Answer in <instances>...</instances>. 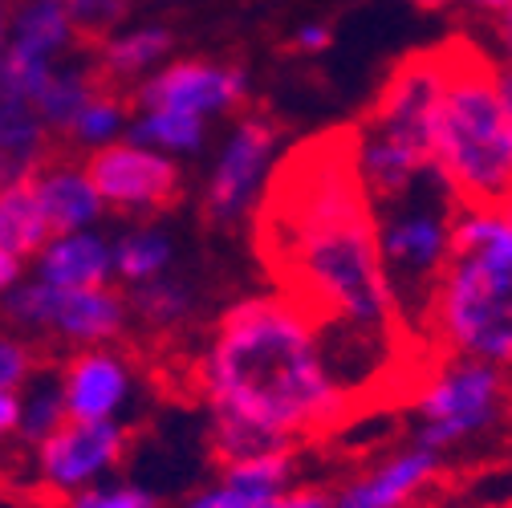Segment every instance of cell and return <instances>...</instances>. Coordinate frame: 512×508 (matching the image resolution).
Listing matches in <instances>:
<instances>
[{
    "mask_svg": "<svg viewBox=\"0 0 512 508\" xmlns=\"http://www.w3.org/2000/svg\"><path fill=\"white\" fill-rule=\"evenodd\" d=\"M131 13V0H70V17L82 41L102 45L106 37H114Z\"/></svg>",
    "mask_w": 512,
    "mask_h": 508,
    "instance_id": "f1b7e54d",
    "label": "cell"
},
{
    "mask_svg": "<svg viewBox=\"0 0 512 508\" xmlns=\"http://www.w3.org/2000/svg\"><path fill=\"white\" fill-rule=\"evenodd\" d=\"M131 106H126V98L114 90V86H106L86 110H82V118L74 122V131H70V143L78 147V151H86V155H94V151H102V147H114V143H122L126 135H131Z\"/></svg>",
    "mask_w": 512,
    "mask_h": 508,
    "instance_id": "4316f807",
    "label": "cell"
},
{
    "mask_svg": "<svg viewBox=\"0 0 512 508\" xmlns=\"http://www.w3.org/2000/svg\"><path fill=\"white\" fill-rule=\"evenodd\" d=\"M37 196L49 212V224L53 232H82V228H94L106 212V200L98 192V183L90 175L86 163H74V159H49L37 175Z\"/></svg>",
    "mask_w": 512,
    "mask_h": 508,
    "instance_id": "e0dca14e",
    "label": "cell"
},
{
    "mask_svg": "<svg viewBox=\"0 0 512 508\" xmlns=\"http://www.w3.org/2000/svg\"><path fill=\"white\" fill-rule=\"evenodd\" d=\"M179 508H334V492L313 488V484H293V488H252L232 476H216L200 492H191Z\"/></svg>",
    "mask_w": 512,
    "mask_h": 508,
    "instance_id": "44dd1931",
    "label": "cell"
},
{
    "mask_svg": "<svg viewBox=\"0 0 512 508\" xmlns=\"http://www.w3.org/2000/svg\"><path fill=\"white\" fill-rule=\"evenodd\" d=\"M464 5H472L476 13H488V17H500L508 5H512V0H464Z\"/></svg>",
    "mask_w": 512,
    "mask_h": 508,
    "instance_id": "836d02e7",
    "label": "cell"
},
{
    "mask_svg": "<svg viewBox=\"0 0 512 508\" xmlns=\"http://www.w3.org/2000/svg\"><path fill=\"white\" fill-rule=\"evenodd\" d=\"M53 236L57 232L37 196L33 175L0 183V285L13 289L17 281H25Z\"/></svg>",
    "mask_w": 512,
    "mask_h": 508,
    "instance_id": "9a60e30c",
    "label": "cell"
},
{
    "mask_svg": "<svg viewBox=\"0 0 512 508\" xmlns=\"http://www.w3.org/2000/svg\"><path fill=\"white\" fill-rule=\"evenodd\" d=\"M411 411L415 439L447 456L512 415V370L480 358H427L411 383Z\"/></svg>",
    "mask_w": 512,
    "mask_h": 508,
    "instance_id": "52a82bcc",
    "label": "cell"
},
{
    "mask_svg": "<svg viewBox=\"0 0 512 508\" xmlns=\"http://www.w3.org/2000/svg\"><path fill=\"white\" fill-rule=\"evenodd\" d=\"M131 452V431L122 423H78L70 419L41 448L29 452V484L49 500H70L118 472Z\"/></svg>",
    "mask_w": 512,
    "mask_h": 508,
    "instance_id": "9c48e42d",
    "label": "cell"
},
{
    "mask_svg": "<svg viewBox=\"0 0 512 508\" xmlns=\"http://www.w3.org/2000/svg\"><path fill=\"white\" fill-rule=\"evenodd\" d=\"M61 395H66L70 419L78 423H122V411L135 395V366L114 346L74 350L57 370Z\"/></svg>",
    "mask_w": 512,
    "mask_h": 508,
    "instance_id": "4fadbf2b",
    "label": "cell"
},
{
    "mask_svg": "<svg viewBox=\"0 0 512 508\" xmlns=\"http://www.w3.org/2000/svg\"><path fill=\"white\" fill-rule=\"evenodd\" d=\"M171 261H175V244L163 228H135L114 240V269L118 281H126V289L171 273Z\"/></svg>",
    "mask_w": 512,
    "mask_h": 508,
    "instance_id": "484cf974",
    "label": "cell"
},
{
    "mask_svg": "<svg viewBox=\"0 0 512 508\" xmlns=\"http://www.w3.org/2000/svg\"><path fill=\"white\" fill-rule=\"evenodd\" d=\"M78 41L70 0H17L9 17V53L37 57V61H61Z\"/></svg>",
    "mask_w": 512,
    "mask_h": 508,
    "instance_id": "d6986e66",
    "label": "cell"
},
{
    "mask_svg": "<svg viewBox=\"0 0 512 508\" xmlns=\"http://www.w3.org/2000/svg\"><path fill=\"white\" fill-rule=\"evenodd\" d=\"M273 155H277V126L265 114H244L228 131V139L212 163V175L204 187L208 220L236 224L248 212L261 208L269 183H273V171H277Z\"/></svg>",
    "mask_w": 512,
    "mask_h": 508,
    "instance_id": "30bf717a",
    "label": "cell"
},
{
    "mask_svg": "<svg viewBox=\"0 0 512 508\" xmlns=\"http://www.w3.org/2000/svg\"><path fill=\"white\" fill-rule=\"evenodd\" d=\"M447 74L435 110V171L460 208L512 204V114L504 66L476 37L443 41Z\"/></svg>",
    "mask_w": 512,
    "mask_h": 508,
    "instance_id": "277c9868",
    "label": "cell"
},
{
    "mask_svg": "<svg viewBox=\"0 0 512 508\" xmlns=\"http://www.w3.org/2000/svg\"><path fill=\"white\" fill-rule=\"evenodd\" d=\"M53 131L25 98H0V183L37 175L53 159Z\"/></svg>",
    "mask_w": 512,
    "mask_h": 508,
    "instance_id": "ac0fdd59",
    "label": "cell"
},
{
    "mask_svg": "<svg viewBox=\"0 0 512 508\" xmlns=\"http://www.w3.org/2000/svg\"><path fill=\"white\" fill-rule=\"evenodd\" d=\"M456 196L443 187V179H431L415 187L411 196L378 208V240H382V265H387L403 326L419 346V326L427 317V305L435 297V285L452 261L456 244Z\"/></svg>",
    "mask_w": 512,
    "mask_h": 508,
    "instance_id": "8992f818",
    "label": "cell"
},
{
    "mask_svg": "<svg viewBox=\"0 0 512 508\" xmlns=\"http://www.w3.org/2000/svg\"><path fill=\"white\" fill-rule=\"evenodd\" d=\"M447 74L443 45L407 53L378 86L370 110L354 126L358 167L374 208L411 196L439 179L435 171V110Z\"/></svg>",
    "mask_w": 512,
    "mask_h": 508,
    "instance_id": "5b68a950",
    "label": "cell"
},
{
    "mask_svg": "<svg viewBox=\"0 0 512 508\" xmlns=\"http://www.w3.org/2000/svg\"><path fill=\"white\" fill-rule=\"evenodd\" d=\"M126 301H131V313H135L139 326H147V330H179L191 317L196 293H191L187 281L163 273L155 281L131 285V289H126Z\"/></svg>",
    "mask_w": 512,
    "mask_h": 508,
    "instance_id": "d4e9b609",
    "label": "cell"
},
{
    "mask_svg": "<svg viewBox=\"0 0 512 508\" xmlns=\"http://www.w3.org/2000/svg\"><path fill=\"white\" fill-rule=\"evenodd\" d=\"M443 452L411 439L407 448H395L370 468L346 476L334 488V508H415V500L439 480Z\"/></svg>",
    "mask_w": 512,
    "mask_h": 508,
    "instance_id": "7c38bea8",
    "label": "cell"
},
{
    "mask_svg": "<svg viewBox=\"0 0 512 508\" xmlns=\"http://www.w3.org/2000/svg\"><path fill=\"white\" fill-rule=\"evenodd\" d=\"M61 508H159V496L135 480H102L70 500H61Z\"/></svg>",
    "mask_w": 512,
    "mask_h": 508,
    "instance_id": "83f0119b",
    "label": "cell"
},
{
    "mask_svg": "<svg viewBox=\"0 0 512 508\" xmlns=\"http://www.w3.org/2000/svg\"><path fill=\"white\" fill-rule=\"evenodd\" d=\"M66 423H70V407H66V395H61V378H57V370L53 374L41 370L21 391V427H17L13 448L33 452Z\"/></svg>",
    "mask_w": 512,
    "mask_h": 508,
    "instance_id": "cb8c5ba5",
    "label": "cell"
},
{
    "mask_svg": "<svg viewBox=\"0 0 512 508\" xmlns=\"http://www.w3.org/2000/svg\"><path fill=\"white\" fill-rule=\"evenodd\" d=\"M500 66H504V61H500ZM504 98H508V114H512V70L504 66Z\"/></svg>",
    "mask_w": 512,
    "mask_h": 508,
    "instance_id": "d590c367",
    "label": "cell"
},
{
    "mask_svg": "<svg viewBox=\"0 0 512 508\" xmlns=\"http://www.w3.org/2000/svg\"><path fill=\"white\" fill-rule=\"evenodd\" d=\"M86 167L98 183L106 208L135 212V216L175 204L179 183H183L179 163L171 155H163L155 147H143V143H131V139L86 155Z\"/></svg>",
    "mask_w": 512,
    "mask_h": 508,
    "instance_id": "8fae6325",
    "label": "cell"
},
{
    "mask_svg": "<svg viewBox=\"0 0 512 508\" xmlns=\"http://www.w3.org/2000/svg\"><path fill=\"white\" fill-rule=\"evenodd\" d=\"M419 350L512 370V204L456 212L452 261L419 326Z\"/></svg>",
    "mask_w": 512,
    "mask_h": 508,
    "instance_id": "3957f363",
    "label": "cell"
},
{
    "mask_svg": "<svg viewBox=\"0 0 512 508\" xmlns=\"http://www.w3.org/2000/svg\"><path fill=\"white\" fill-rule=\"evenodd\" d=\"M29 273L41 277L45 285H57V289H102L118 277L114 240L98 236L94 228L61 232L41 248V257L33 261Z\"/></svg>",
    "mask_w": 512,
    "mask_h": 508,
    "instance_id": "2e32d148",
    "label": "cell"
},
{
    "mask_svg": "<svg viewBox=\"0 0 512 508\" xmlns=\"http://www.w3.org/2000/svg\"><path fill=\"white\" fill-rule=\"evenodd\" d=\"M131 143H143V147H155L171 159L179 155H196L204 143H208V118L191 114V110H171V106H151V110H139V118L131 122Z\"/></svg>",
    "mask_w": 512,
    "mask_h": 508,
    "instance_id": "603a6c76",
    "label": "cell"
},
{
    "mask_svg": "<svg viewBox=\"0 0 512 508\" xmlns=\"http://www.w3.org/2000/svg\"><path fill=\"white\" fill-rule=\"evenodd\" d=\"M252 220L256 252L277 293H289L322 322L334 366L354 346L378 374L387 346H415L382 265L378 208L358 167L354 126L297 143L273 171Z\"/></svg>",
    "mask_w": 512,
    "mask_h": 508,
    "instance_id": "6da1fadb",
    "label": "cell"
},
{
    "mask_svg": "<svg viewBox=\"0 0 512 508\" xmlns=\"http://www.w3.org/2000/svg\"><path fill=\"white\" fill-rule=\"evenodd\" d=\"M248 94V78L236 66H216V61H171V66L155 70L135 86L139 110L151 106H171V110H191L200 118L228 114L240 106Z\"/></svg>",
    "mask_w": 512,
    "mask_h": 508,
    "instance_id": "5bb4252c",
    "label": "cell"
},
{
    "mask_svg": "<svg viewBox=\"0 0 512 508\" xmlns=\"http://www.w3.org/2000/svg\"><path fill=\"white\" fill-rule=\"evenodd\" d=\"M330 41H334L330 25H301L297 37H293V45H297L301 53H322V49H330Z\"/></svg>",
    "mask_w": 512,
    "mask_h": 508,
    "instance_id": "1f68e13d",
    "label": "cell"
},
{
    "mask_svg": "<svg viewBox=\"0 0 512 508\" xmlns=\"http://www.w3.org/2000/svg\"><path fill=\"white\" fill-rule=\"evenodd\" d=\"M102 90H106V82H102L98 66H57V74L49 78V86L41 90V98L33 106L41 110V118L49 122V131L57 139H70L74 122Z\"/></svg>",
    "mask_w": 512,
    "mask_h": 508,
    "instance_id": "7402d4cb",
    "label": "cell"
},
{
    "mask_svg": "<svg viewBox=\"0 0 512 508\" xmlns=\"http://www.w3.org/2000/svg\"><path fill=\"white\" fill-rule=\"evenodd\" d=\"M41 374V362H37V346L21 334H9L0 342V391H25L33 378Z\"/></svg>",
    "mask_w": 512,
    "mask_h": 508,
    "instance_id": "f546056e",
    "label": "cell"
},
{
    "mask_svg": "<svg viewBox=\"0 0 512 508\" xmlns=\"http://www.w3.org/2000/svg\"><path fill=\"white\" fill-rule=\"evenodd\" d=\"M17 427H21V391H0V435H5V443L17 439Z\"/></svg>",
    "mask_w": 512,
    "mask_h": 508,
    "instance_id": "4dcf8cb0",
    "label": "cell"
},
{
    "mask_svg": "<svg viewBox=\"0 0 512 508\" xmlns=\"http://www.w3.org/2000/svg\"><path fill=\"white\" fill-rule=\"evenodd\" d=\"M492 37H496V57L512 70V5L500 17H492Z\"/></svg>",
    "mask_w": 512,
    "mask_h": 508,
    "instance_id": "d6a6232c",
    "label": "cell"
},
{
    "mask_svg": "<svg viewBox=\"0 0 512 508\" xmlns=\"http://www.w3.org/2000/svg\"><path fill=\"white\" fill-rule=\"evenodd\" d=\"M191 391L208 411L220 464L301 448L354 411L322 322L289 293L228 305L191 358Z\"/></svg>",
    "mask_w": 512,
    "mask_h": 508,
    "instance_id": "7a4b0ae2",
    "label": "cell"
},
{
    "mask_svg": "<svg viewBox=\"0 0 512 508\" xmlns=\"http://www.w3.org/2000/svg\"><path fill=\"white\" fill-rule=\"evenodd\" d=\"M5 313L21 334H45L74 350L114 346L131 326V301L114 285L102 289H57L41 277H25L5 289Z\"/></svg>",
    "mask_w": 512,
    "mask_h": 508,
    "instance_id": "ba28073f",
    "label": "cell"
},
{
    "mask_svg": "<svg viewBox=\"0 0 512 508\" xmlns=\"http://www.w3.org/2000/svg\"><path fill=\"white\" fill-rule=\"evenodd\" d=\"M167 53H171V29L139 25V29H118L114 37H106L94 53V66L106 86H122V82L151 78Z\"/></svg>",
    "mask_w": 512,
    "mask_h": 508,
    "instance_id": "ffe728a7",
    "label": "cell"
},
{
    "mask_svg": "<svg viewBox=\"0 0 512 508\" xmlns=\"http://www.w3.org/2000/svg\"><path fill=\"white\" fill-rule=\"evenodd\" d=\"M403 5H411V9H427V13H435V9H447V5H456V0H403Z\"/></svg>",
    "mask_w": 512,
    "mask_h": 508,
    "instance_id": "e575fe53",
    "label": "cell"
}]
</instances>
